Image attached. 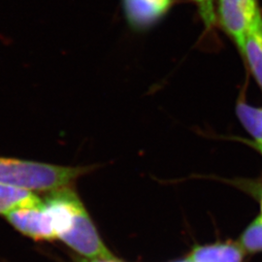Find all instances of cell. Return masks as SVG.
Here are the masks:
<instances>
[{
    "label": "cell",
    "mask_w": 262,
    "mask_h": 262,
    "mask_svg": "<svg viewBox=\"0 0 262 262\" xmlns=\"http://www.w3.org/2000/svg\"><path fill=\"white\" fill-rule=\"evenodd\" d=\"M90 169L0 157V184L32 191H53L69 187Z\"/></svg>",
    "instance_id": "obj_1"
},
{
    "label": "cell",
    "mask_w": 262,
    "mask_h": 262,
    "mask_svg": "<svg viewBox=\"0 0 262 262\" xmlns=\"http://www.w3.org/2000/svg\"><path fill=\"white\" fill-rule=\"evenodd\" d=\"M261 15L257 0H219L217 16L221 27L239 50L248 32Z\"/></svg>",
    "instance_id": "obj_2"
},
{
    "label": "cell",
    "mask_w": 262,
    "mask_h": 262,
    "mask_svg": "<svg viewBox=\"0 0 262 262\" xmlns=\"http://www.w3.org/2000/svg\"><path fill=\"white\" fill-rule=\"evenodd\" d=\"M58 239L84 257L115 258L102 242L84 208L76 215L71 227Z\"/></svg>",
    "instance_id": "obj_3"
},
{
    "label": "cell",
    "mask_w": 262,
    "mask_h": 262,
    "mask_svg": "<svg viewBox=\"0 0 262 262\" xmlns=\"http://www.w3.org/2000/svg\"><path fill=\"white\" fill-rule=\"evenodd\" d=\"M5 217L20 234L34 241L57 239L52 219L43 205V199L37 206L20 209L10 213Z\"/></svg>",
    "instance_id": "obj_4"
},
{
    "label": "cell",
    "mask_w": 262,
    "mask_h": 262,
    "mask_svg": "<svg viewBox=\"0 0 262 262\" xmlns=\"http://www.w3.org/2000/svg\"><path fill=\"white\" fill-rule=\"evenodd\" d=\"M172 0H123L124 11L131 25L144 28L163 16Z\"/></svg>",
    "instance_id": "obj_5"
},
{
    "label": "cell",
    "mask_w": 262,
    "mask_h": 262,
    "mask_svg": "<svg viewBox=\"0 0 262 262\" xmlns=\"http://www.w3.org/2000/svg\"><path fill=\"white\" fill-rule=\"evenodd\" d=\"M245 253L240 244L225 242L196 246L187 259L192 262H243Z\"/></svg>",
    "instance_id": "obj_6"
},
{
    "label": "cell",
    "mask_w": 262,
    "mask_h": 262,
    "mask_svg": "<svg viewBox=\"0 0 262 262\" xmlns=\"http://www.w3.org/2000/svg\"><path fill=\"white\" fill-rule=\"evenodd\" d=\"M240 52L262 92V15L248 32Z\"/></svg>",
    "instance_id": "obj_7"
},
{
    "label": "cell",
    "mask_w": 262,
    "mask_h": 262,
    "mask_svg": "<svg viewBox=\"0 0 262 262\" xmlns=\"http://www.w3.org/2000/svg\"><path fill=\"white\" fill-rule=\"evenodd\" d=\"M42 198L34 191L23 187L0 184V215L6 216L10 213L39 205Z\"/></svg>",
    "instance_id": "obj_8"
},
{
    "label": "cell",
    "mask_w": 262,
    "mask_h": 262,
    "mask_svg": "<svg viewBox=\"0 0 262 262\" xmlns=\"http://www.w3.org/2000/svg\"><path fill=\"white\" fill-rule=\"evenodd\" d=\"M236 114L244 128L253 137V143H262V107H254L239 99Z\"/></svg>",
    "instance_id": "obj_9"
},
{
    "label": "cell",
    "mask_w": 262,
    "mask_h": 262,
    "mask_svg": "<svg viewBox=\"0 0 262 262\" xmlns=\"http://www.w3.org/2000/svg\"><path fill=\"white\" fill-rule=\"evenodd\" d=\"M239 244L246 253H261L262 220L259 216L246 228Z\"/></svg>",
    "instance_id": "obj_10"
},
{
    "label": "cell",
    "mask_w": 262,
    "mask_h": 262,
    "mask_svg": "<svg viewBox=\"0 0 262 262\" xmlns=\"http://www.w3.org/2000/svg\"><path fill=\"white\" fill-rule=\"evenodd\" d=\"M199 8L201 17L207 26H211L215 19L213 0H193Z\"/></svg>",
    "instance_id": "obj_11"
},
{
    "label": "cell",
    "mask_w": 262,
    "mask_h": 262,
    "mask_svg": "<svg viewBox=\"0 0 262 262\" xmlns=\"http://www.w3.org/2000/svg\"><path fill=\"white\" fill-rule=\"evenodd\" d=\"M75 262H122L119 259L115 258H88V257H77Z\"/></svg>",
    "instance_id": "obj_12"
},
{
    "label": "cell",
    "mask_w": 262,
    "mask_h": 262,
    "mask_svg": "<svg viewBox=\"0 0 262 262\" xmlns=\"http://www.w3.org/2000/svg\"><path fill=\"white\" fill-rule=\"evenodd\" d=\"M252 146L255 150H258L262 155V143L261 144H256V143H252Z\"/></svg>",
    "instance_id": "obj_13"
},
{
    "label": "cell",
    "mask_w": 262,
    "mask_h": 262,
    "mask_svg": "<svg viewBox=\"0 0 262 262\" xmlns=\"http://www.w3.org/2000/svg\"><path fill=\"white\" fill-rule=\"evenodd\" d=\"M259 217L262 220V192L261 196H260V215H259Z\"/></svg>",
    "instance_id": "obj_14"
},
{
    "label": "cell",
    "mask_w": 262,
    "mask_h": 262,
    "mask_svg": "<svg viewBox=\"0 0 262 262\" xmlns=\"http://www.w3.org/2000/svg\"><path fill=\"white\" fill-rule=\"evenodd\" d=\"M179 262H192V261H190V260H188V259H187V260H184V261H179Z\"/></svg>",
    "instance_id": "obj_15"
}]
</instances>
